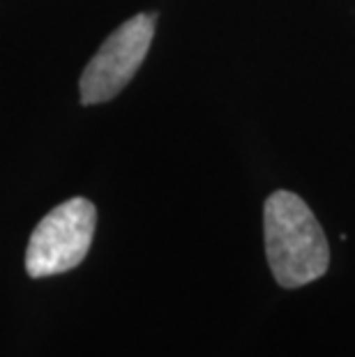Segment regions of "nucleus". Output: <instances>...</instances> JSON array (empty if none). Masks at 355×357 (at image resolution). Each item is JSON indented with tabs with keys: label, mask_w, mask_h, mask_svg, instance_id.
Wrapping results in <instances>:
<instances>
[{
	"label": "nucleus",
	"mask_w": 355,
	"mask_h": 357,
	"mask_svg": "<svg viewBox=\"0 0 355 357\" xmlns=\"http://www.w3.org/2000/svg\"><path fill=\"white\" fill-rule=\"evenodd\" d=\"M266 254L273 277L284 288L321 279L330 265V247L319 219L293 192H275L263 208Z\"/></svg>",
	"instance_id": "f257e3e1"
},
{
	"label": "nucleus",
	"mask_w": 355,
	"mask_h": 357,
	"mask_svg": "<svg viewBox=\"0 0 355 357\" xmlns=\"http://www.w3.org/2000/svg\"><path fill=\"white\" fill-rule=\"evenodd\" d=\"M97 210L88 199H70L35 226L26 249V272L33 279L63 275L86 258L93 245Z\"/></svg>",
	"instance_id": "f03ea898"
},
{
	"label": "nucleus",
	"mask_w": 355,
	"mask_h": 357,
	"mask_svg": "<svg viewBox=\"0 0 355 357\" xmlns=\"http://www.w3.org/2000/svg\"><path fill=\"white\" fill-rule=\"evenodd\" d=\"M155 14H137L107 37L81 74V102L86 106L113 100L148 56L155 37Z\"/></svg>",
	"instance_id": "7ed1b4c3"
}]
</instances>
